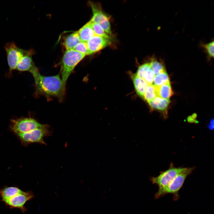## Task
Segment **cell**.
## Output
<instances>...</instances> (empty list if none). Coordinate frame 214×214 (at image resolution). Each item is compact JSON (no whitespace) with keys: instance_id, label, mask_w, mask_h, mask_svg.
Listing matches in <instances>:
<instances>
[{"instance_id":"obj_21","label":"cell","mask_w":214,"mask_h":214,"mask_svg":"<svg viewBox=\"0 0 214 214\" xmlns=\"http://www.w3.org/2000/svg\"><path fill=\"white\" fill-rule=\"evenodd\" d=\"M90 22L95 35L108 38L111 37V36L107 34L99 24Z\"/></svg>"},{"instance_id":"obj_6","label":"cell","mask_w":214,"mask_h":214,"mask_svg":"<svg viewBox=\"0 0 214 214\" xmlns=\"http://www.w3.org/2000/svg\"><path fill=\"white\" fill-rule=\"evenodd\" d=\"M41 124L36 119L31 117H22L12 119L10 128L15 134L27 133L43 127Z\"/></svg>"},{"instance_id":"obj_22","label":"cell","mask_w":214,"mask_h":214,"mask_svg":"<svg viewBox=\"0 0 214 214\" xmlns=\"http://www.w3.org/2000/svg\"><path fill=\"white\" fill-rule=\"evenodd\" d=\"M73 50L86 56L90 55L86 42L81 41L75 46Z\"/></svg>"},{"instance_id":"obj_25","label":"cell","mask_w":214,"mask_h":214,"mask_svg":"<svg viewBox=\"0 0 214 214\" xmlns=\"http://www.w3.org/2000/svg\"><path fill=\"white\" fill-rule=\"evenodd\" d=\"M151 68V67L150 63L144 64L139 67L136 75L140 78H142L144 73L147 70Z\"/></svg>"},{"instance_id":"obj_18","label":"cell","mask_w":214,"mask_h":214,"mask_svg":"<svg viewBox=\"0 0 214 214\" xmlns=\"http://www.w3.org/2000/svg\"><path fill=\"white\" fill-rule=\"evenodd\" d=\"M153 83V85L156 86L170 83L169 78L166 72L155 75Z\"/></svg>"},{"instance_id":"obj_7","label":"cell","mask_w":214,"mask_h":214,"mask_svg":"<svg viewBox=\"0 0 214 214\" xmlns=\"http://www.w3.org/2000/svg\"><path fill=\"white\" fill-rule=\"evenodd\" d=\"M185 168L175 167L171 164L168 169L161 172L157 177H152L150 178V180L152 184L158 186V191L162 190L166 187Z\"/></svg>"},{"instance_id":"obj_17","label":"cell","mask_w":214,"mask_h":214,"mask_svg":"<svg viewBox=\"0 0 214 214\" xmlns=\"http://www.w3.org/2000/svg\"><path fill=\"white\" fill-rule=\"evenodd\" d=\"M156 91L157 96L164 99H168L173 94L170 83L156 86Z\"/></svg>"},{"instance_id":"obj_4","label":"cell","mask_w":214,"mask_h":214,"mask_svg":"<svg viewBox=\"0 0 214 214\" xmlns=\"http://www.w3.org/2000/svg\"><path fill=\"white\" fill-rule=\"evenodd\" d=\"M4 48L6 54L9 73L16 69L19 61L23 56L33 50L32 49L26 50L21 48L13 42L6 43Z\"/></svg>"},{"instance_id":"obj_3","label":"cell","mask_w":214,"mask_h":214,"mask_svg":"<svg viewBox=\"0 0 214 214\" xmlns=\"http://www.w3.org/2000/svg\"><path fill=\"white\" fill-rule=\"evenodd\" d=\"M194 169V167L185 168L166 187L162 190L158 191L155 194V198L158 199L166 194H171L173 196L174 200H178L180 198L179 191L182 187L186 178Z\"/></svg>"},{"instance_id":"obj_9","label":"cell","mask_w":214,"mask_h":214,"mask_svg":"<svg viewBox=\"0 0 214 214\" xmlns=\"http://www.w3.org/2000/svg\"><path fill=\"white\" fill-rule=\"evenodd\" d=\"M111 41V37L108 38L95 35L86 42L90 55L110 45Z\"/></svg>"},{"instance_id":"obj_10","label":"cell","mask_w":214,"mask_h":214,"mask_svg":"<svg viewBox=\"0 0 214 214\" xmlns=\"http://www.w3.org/2000/svg\"><path fill=\"white\" fill-rule=\"evenodd\" d=\"M92 12V16L90 21L100 25L109 21V17L103 10L101 5L98 3L91 1L88 2Z\"/></svg>"},{"instance_id":"obj_15","label":"cell","mask_w":214,"mask_h":214,"mask_svg":"<svg viewBox=\"0 0 214 214\" xmlns=\"http://www.w3.org/2000/svg\"><path fill=\"white\" fill-rule=\"evenodd\" d=\"M133 79L137 93L139 95L144 97L145 92L149 85L143 79L136 75L133 76Z\"/></svg>"},{"instance_id":"obj_11","label":"cell","mask_w":214,"mask_h":214,"mask_svg":"<svg viewBox=\"0 0 214 214\" xmlns=\"http://www.w3.org/2000/svg\"><path fill=\"white\" fill-rule=\"evenodd\" d=\"M35 53L34 50L23 56L20 60L16 69L21 72L28 71L31 73L38 70L32 59Z\"/></svg>"},{"instance_id":"obj_19","label":"cell","mask_w":214,"mask_h":214,"mask_svg":"<svg viewBox=\"0 0 214 214\" xmlns=\"http://www.w3.org/2000/svg\"><path fill=\"white\" fill-rule=\"evenodd\" d=\"M156 96V86L153 84L149 85L145 92L143 97L149 102Z\"/></svg>"},{"instance_id":"obj_14","label":"cell","mask_w":214,"mask_h":214,"mask_svg":"<svg viewBox=\"0 0 214 214\" xmlns=\"http://www.w3.org/2000/svg\"><path fill=\"white\" fill-rule=\"evenodd\" d=\"M22 191L17 187H4L0 189V196L1 198V201L4 202Z\"/></svg>"},{"instance_id":"obj_8","label":"cell","mask_w":214,"mask_h":214,"mask_svg":"<svg viewBox=\"0 0 214 214\" xmlns=\"http://www.w3.org/2000/svg\"><path fill=\"white\" fill-rule=\"evenodd\" d=\"M34 197V195L32 191L25 192L22 191L4 203L11 208H18L24 213L26 210L24 206L25 204L27 201L32 199Z\"/></svg>"},{"instance_id":"obj_16","label":"cell","mask_w":214,"mask_h":214,"mask_svg":"<svg viewBox=\"0 0 214 214\" xmlns=\"http://www.w3.org/2000/svg\"><path fill=\"white\" fill-rule=\"evenodd\" d=\"M170 102L169 99H164L157 96L148 103L152 108L163 111L166 109Z\"/></svg>"},{"instance_id":"obj_12","label":"cell","mask_w":214,"mask_h":214,"mask_svg":"<svg viewBox=\"0 0 214 214\" xmlns=\"http://www.w3.org/2000/svg\"><path fill=\"white\" fill-rule=\"evenodd\" d=\"M81 41L77 31H76L65 36L64 38L62 45L66 51L73 50Z\"/></svg>"},{"instance_id":"obj_1","label":"cell","mask_w":214,"mask_h":214,"mask_svg":"<svg viewBox=\"0 0 214 214\" xmlns=\"http://www.w3.org/2000/svg\"><path fill=\"white\" fill-rule=\"evenodd\" d=\"M32 74L34 78L37 94L62 100L65 89L60 73L53 76H45L40 74L37 70Z\"/></svg>"},{"instance_id":"obj_20","label":"cell","mask_w":214,"mask_h":214,"mask_svg":"<svg viewBox=\"0 0 214 214\" xmlns=\"http://www.w3.org/2000/svg\"><path fill=\"white\" fill-rule=\"evenodd\" d=\"M150 64L151 69L155 75L166 72L163 65L156 60H153L150 63Z\"/></svg>"},{"instance_id":"obj_24","label":"cell","mask_w":214,"mask_h":214,"mask_svg":"<svg viewBox=\"0 0 214 214\" xmlns=\"http://www.w3.org/2000/svg\"><path fill=\"white\" fill-rule=\"evenodd\" d=\"M214 41L202 45L207 55L210 58L214 57Z\"/></svg>"},{"instance_id":"obj_23","label":"cell","mask_w":214,"mask_h":214,"mask_svg":"<svg viewBox=\"0 0 214 214\" xmlns=\"http://www.w3.org/2000/svg\"><path fill=\"white\" fill-rule=\"evenodd\" d=\"M155 75L151 68L147 70L144 73L142 79L149 85L152 84Z\"/></svg>"},{"instance_id":"obj_2","label":"cell","mask_w":214,"mask_h":214,"mask_svg":"<svg viewBox=\"0 0 214 214\" xmlns=\"http://www.w3.org/2000/svg\"><path fill=\"white\" fill-rule=\"evenodd\" d=\"M86 56L74 50L65 52L61 61L60 73L65 89L69 77L77 64Z\"/></svg>"},{"instance_id":"obj_13","label":"cell","mask_w":214,"mask_h":214,"mask_svg":"<svg viewBox=\"0 0 214 214\" xmlns=\"http://www.w3.org/2000/svg\"><path fill=\"white\" fill-rule=\"evenodd\" d=\"M81 41L86 42L95 35L89 21L77 31Z\"/></svg>"},{"instance_id":"obj_5","label":"cell","mask_w":214,"mask_h":214,"mask_svg":"<svg viewBox=\"0 0 214 214\" xmlns=\"http://www.w3.org/2000/svg\"><path fill=\"white\" fill-rule=\"evenodd\" d=\"M49 127L48 125L44 124L43 127L29 132L15 134L19 139L21 144L25 146L34 143L45 144L44 138L50 134Z\"/></svg>"}]
</instances>
